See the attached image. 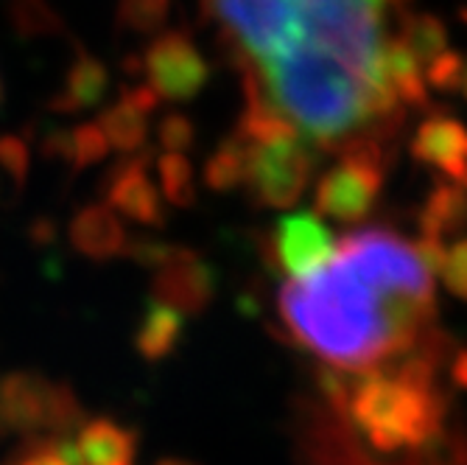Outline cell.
I'll list each match as a JSON object with an SVG mask.
<instances>
[{
  "mask_svg": "<svg viewBox=\"0 0 467 465\" xmlns=\"http://www.w3.org/2000/svg\"><path fill=\"white\" fill-rule=\"evenodd\" d=\"M280 317L327 367L369 373L426 340L434 301L387 291L333 252L327 264L280 289Z\"/></svg>",
  "mask_w": 467,
  "mask_h": 465,
  "instance_id": "cell-1",
  "label": "cell"
},
{
  "mask_svg": "<svg viewBox=\"0 0 467 465\" xmlns=\"http://www.w3.org/2000/svg\"><path fill=\"white\" fill-rule=\"evenodd\" d=\"M400 0H210L246 73L288 57H333L384 79L387 9Z\"/></svg>",
  "mask_w": 467,
  "mask_h": 465,
  "instance_id": "cell-2",
  "label": "cell"
},
{
  "mask_svg": "<svg viewBox=\"0 0 467 465\" xmlns=\"http://www.w3.org/2000/svg\"><path fill=\"white\" fill-rule=\"evenodd\" d=\"M434 370L431 345H417L392 373L369 370L358 382H348L338 412L378 454L426 451L445 429V401L434 387Z\"/></svg>",
  "mask_w": 467,
  "mask_h": 465,
  "instance_id": "cell-3",
  "label": "cell"
},
{
  "mask_svg": "<svg viewBox=\"0 0 467 465\" xmlns=\"http://www.w3.org/2000/svg\"><path fill=\"white\" fill-rule=\"evenodd\" d=\"M81 427V401L70 385L34 370L0 378V443L9 438H62Z\"/></svg>",
  "mask_w": 467,
  "mask_h": 465,
  "instance_id": "cell-4",
  "label": "cell"
},
{
  "mask_svg": "<svg viewBox=\"0 0 467 465\" xmlns=\"http://www.w3.org/2000/svg\"><path fill=\"white\" fill-rule=\"evenodd\" d=\"M384 191V149L372 138H356L342 146V157L317 183V210L322 217L358 225Z\"/></svg>",
  "mask_w": 467,
  "mask_h": 465,
  "instance_id": "cell-5",
  "label": "cell"
},
{
  "mask_svg": "<svg viewBox=\"0 0 467 465\" xmlns=\"http://www.w3.org/2000/svg\"><path fill=\"white\" fill-rule=\"evenodd\" d=\"M314 160L303 141L249 146L246 188L254 202L266 207H288L303 196L311 183Z\"/></svg>",
  "mask_w": 467,
  "mask_h": 465,
  "instance_id": "cell-6",
  "label": "cell"
},
{
  "mask_svg": "<svg viewBox=\"0 0 467 465\" xmlns=\"http://www.w3.org/2000/svg\"><path fill=\"white\" fill-rule=\"evenodd\" d=\"M140 68L160 101H191L207 84V62L182 31H162L146 48Z\"/></svg>",
  "mask_w": 467,
  "mask_h": 465,
  "instance_id": "cell-7",
  "label": "cell"
},
{
  "mask_svg": "<svg viewBox=\"0 0 467 465\" xmlns=\"http://www.w3.org/2000/svg\"><path fill=\"white\" fill-rule=\"evenodd\" d=\"M216 272L207 267L199 252L188 247H171L168 259L154 269L151 298L171 306L182 317L202 314L216 298Z\"/></svg>",
  "mask_w": 467,
  "mask_h": 465,
  "instance_id": "cell-8",
  "label": "cell"
},
{
  "mask_svg": "<svg viewBox=\"0 0 467 465\" xmlns=\"http://www.w3.org/2000/svg\"><path fill=\"white\" fill-rule=\"evenodd\" d=\"M272 249L283 272H288L291 278H303L333 259L336 238L317 214L303 210V214L283 217L275 225Z\"/></svg>",
  "mask_w": 467,
  "mask_h": 465,
  "instance_id": "cell-9",
  "label": "cell"
},
{
  "mask_svg": "<svg viewBox=\"0 0 467 465\" xmlns=\"http://www.w3.org/2000/svg\"><path fill=\"white\" fill-rule=\"evenodd\" d=\"M107 207H112L120 219H130L146 227H160L165 222V199L149 174L146 157L120 160L104 183Z\"/></svg>",
  "mask_w": 467,
  "mask_h": 465,
  "instance_id": "cell-10",
  "label": "cell"
},
{
  "mask_svg": "<svg viewBox=\"0 0 467 465\" xmlns=\"http://www.w3.org/2000/svg\"><path fill=\"white\" fill-rule=\"evenodd\" d=\"M411 157L442 172L451 183H462L467 168V130L448 115L426 118L411 138Z\"/></svg>",
  "mask_w": 467,
  "mask_h": 465,
  "instance_id": "cell-11",
  "label": "cell"
},
{
  "mask_svg": "<svg viewBox=\"0 0 467 465\" xmlns=\"http://www.w3.org/2000/svg\"><path fill=\"white\" fill-rule=\"evenodd\" d=\"M160 110V96L140 84V88H130L118 104L107 107L104 115L96 121L109 143V149H118L123 154H132L143 149L149 138V118Z\"/></svg>",
  "mask_w": 467,
  "mask_h": 465,
  "instance_id": "cell-12",
  "label": "cell"
},
{
  "mask_svg": "<svg viewBox=\"0 0 467 465\" xmlns=\"http://www.w3.org/2000/svg\"><path fill=\"white\" fill-rule=\"evenodd\" d=\"M78 465H138V435L112 417H93L70 438Z\"/></svg>",
  "mask_w": 467,
  "mask_h": 465,
  "instance_id": "cell-13",
  "label": "cell"
},
{
  "mask_svg": "<svg viewBox=\"0 0 467 465\" xmlns=\"http://www.w3.org/2000/svg\"><path fill=\"white\" fill-rule=\"evenodd\" d=\"M130 233H126L120 217L107 205H88L81 207L70 222V244L84 259L109 261L126 256L130 247Z\"/></svg>",
  "mask_w": 467,
  "mask_h": 465,
  "instance_id": "cell-14",
  "label": "cell"
},
{
  "mask_svg": "<svg viewBox=\"0 0 467 465\" xmlns=\"http://www.w3.org/2000/svg\"><path fill=\"white\" fill-rule=\"evenodd\" d=\"M185 333V317L160 301H149L135 328V351L146 362H162L171 356Z\"/></svg>",
  "mask_w": 467,
  "mask_h": 465,
  "instance_id": "cell-15",
  "label": "cell"
},
{
  "mask_svg": "<svg viewBox=\"0 0 467 465\" xmlns=\"http://www.w3.org/2000/svg\"><path fill=\"white\" fill-rule=\"evenodd\" d=\"M109 88V70L101 59L90 57V54H78L73 59V65L65 73V81L57 93V99L51 101L54 112H81L90 110L96 104H101L104 93Z\"/></svg>",
  "mask_w": 467,
  "mask_h": 465,
  "instance_id": "cell-16",
  "label": "cell"
},
{
  "mask_svg": "<svg viewBox=\"0 0 467 465\" xmlns=\"http://www.w3.org/2000/svg\"><path fill=\"white\" fill-rule=\"evenodd\" d=\"M467 227V188L456 183H442L431 191L420 210V230L429 238L445 241Z\"/></svg>",
  "mask_w": 467,
  "mask_h": 465,
  "instance_id": "cell-17",
  "label": "cell"
},
{
  "mask_svg": "<svg viewBox=\"0 0 467 465\" xmlns=\"http://www.w3.org/2000/svg\"><path fill=\"white\" fill-rule=\"evenodd\" d=\"M384 76L389 90L395 93L398 104L422 107L429 101V84L422 76V65L417 57L406 48L400 37H389L384 48Z\"/></svg>",
  "mask_w": 467,
  "mask_h": 465,
  "instance_id": "cell-18",
  "label": "cell"
},
{
  "mask_svg": "<svg viewBox=\"0 0 467 465\" xmlns=\"http://www.w3.org/2000/svg\"><path fill=\"white\" fill-rule=\"evenodd\" d=\"M46 152L54 160L70 163L73 168H88V165L101 163L109 154V143L99 123H76L73 130L51 132Z\"/></svg>",
  "mask_w": 467,
  "mask_h": 465,
  "instance_id": "cell-19",
  "label": "cell"
},
{
  "mask_svg": "<svg viewBox=\"0 0 467 465\" xmlns=\"http://www.w3.org/2000/svg\"><path fill=\"white\" fill-rule=\"evenodd\" d=\"M246 165H249V143L241 135H230L219 143V149L204 163V183L210 191H235L246 183Z\"/></svg>",
  "mask_w": 467,
  "mask_h": 465,
  "instance_id": "cell-20",
  "label": "cell"
},
{
  "mask_svg": "<svg viewBox=\"0 0 467 465\" xmlns=\"http://www.w3.org/2000/svg\"><path fill=\"white\" fill-rule=\"evenodd\" d=\"M398 37L406 42V48L417 57L422 68L448 51V28L434 15H409Z\"/></svg>",
  "mask_w": 467,
  "mask_h": 465,
  "instance_id": "cell-21",
  "label": "cell"
},
{
  "mask_svg": "<svg viewBox=\"0 0 467 465\" xmlns=\"http://www.w3.org/2000/svg\"><path fill=\"white\" fill-rule=\"evenodd\" d=\"M157 180H160V194L168 205L191 207L196 202V177H193V165L185 154H168V152L160 154Z\"/></svg>",
  "mask_w": 467,
  "mask_h": 465,
  "instance_id": "cell-22",
  "label": "cell"
},
{
  "mask_svg": "<svg viewBox=\"0 0 467 465\" xmlns=\"http://www.w3.org/2000/svg\"><path fill=\"white\" fill-rule=\"evenodd\" d=\"M9 17L20 37H54L62 31V20L48 0H9Z\"/></svg>",
  "mask_w": 467,
  "mask_h": 465,
  "instance_id": "cell-23",
  "label": "cell"
},
{
  "mask_svg": "<svg viewBox=\"0 0 467 465\" xmlns=\"http://www.w3.org/2000/svg\"><path fill=\"white\" fill-rule=\"evenodd\" d=\"M6 465H78L67 438H34Z\"/></svg>",
  "mask_w": 467,
  "mask_h": 465,
  "instance_id": "cell-24",
  "label": "cell"
},
{
  "mask_svg": "<svg viewBox=\"0 0 467 465\" xmlns=\"http://www.w3.org/2000/svg\"><path fill=\"white\" fill-rule=\"evenodd\" d=\"M171 0H120L118 23L138 34H151L165 26Z\"/></svg>",
  "mask_w": 467,
  "mask_h": 465,
  "instance_id": "cell-25",
  "label": "cell"
},
{
  "mask_svg": "<svg viewBox=\"0 0 467 465\" xmlns=\"http://www.w3.org/2000/svg\"><path fill=\"white\" fill-rule=\"evenodd\" d=\"M157 141L168 154H185L196 141V126L182 112H168L157 123Z\"/></svg>",
  "mask_w": 467,
  "mask_h": 465,
  "instance_id": "cell-26",
  "label": "cell"
},
{
  "mask_svg": "<svg viewBox=\"0 0 467 465\" xmlns=\"http://www.w3.org/2000/svg\"><path fill=\"white\" fill-rule=\"evenodd\" d=\"M422 76H426V84L437 93H453L459 90L462 76H464V59L456 51H445L437 59H431L426 68H422Z\"/></svg>",
  "mask_w": 467,
  "mask_h": 465,
  "instance_id": "cell-27",
  "label": "cell"
},
{
  "mask_svg": "<svg viewBox=\"0 0 467 465\" xmlns=\"http://www.w3.org/2000/svg\"><path fill=\"white\" fill-rule=\"evenodd\" d=\"M440 275H442L445 286L456 294V298L467 303V238L448 247L445 264H442Z\"/></svg>",
  "mask_w": 467,
  "mask_h": 465,
  "instance_id": "cell-28",
  "label": "cell"
},
{
  "mask_svg": "<svg viewBox=\"0 0 467 465\" xmlns=\"http://www.w3.org/2000/svg\"><path fill=\"white\" fill-rule=\"evenodd\" d=\"M0 165H4V172L12 174V180H23L26 172H28V146L23 138H0Z\"/></svg>",
  "mask_w": 467,
  "mask_h": 465,
  "instance_id": "cell-29",
  "label": "cell"
},
{
  "mask_svg": "<svg viewBox=\"0 0 467 465\" xmlns=\"http://www.w3.org/2000/svg\"><path fill=\"white\" fill-rule=\"evenodd\" d=\"M451 382L459 387V390H467V348L459 351L451 362Z\"/></svg>",
  "mask_w": 467,
  "mask_h": 465,
  "instance_id": "cell-30",
  "label": "cell"
},
{
  "mask_svg": "<svg viewBox=\"0 0 467 465\" xmlns=\"http://www.w3.org/2000/svg\"><path fill=\"white\" fill-rule=\"evenodd\" d=\"M157 465H196V462H191V460H177V457H168V460H162V462H157Z\"/></svg>",
  "mask_w": 467,
  "mask_h": 465,
  "instance_id": "cell-31",
  "label": "cell"
},
{
  "mask_svg": "<svg viewBox=\"0 0 467 465\" xmlns=\"http://www.w3.org/2000/svg\"><path fill=\"white\" fill-rule=\"evenodd\" d=\"M459 90L464 93V99H467V65H464V76H462V84H459Z\"/></svg>",
  "mask_w": 467,
  "mask_h": 465,
  "instance_id": "cell-32",
  "label": "cell"
},
{
  "mask_svg": "<svg viewBox=\"0 0 467 465\" xmlns=\"http://www.w3.org/2000/svg\"><path fill=\"white\" fill-rule=\"evenodd\" d=\"M462 188H467V168H464V177H462V183H459Z\"/></svg>",
  "mask_w": 467,
  "mask_h": 465,
  "instance_id": "cell-33",
  "label": "cell"
},
{
  "mask_svg": "<svg viewBox=\"0 0 467 465\" xmlns=\"http://www.w3.org/2000/svg\"><path fill=\"white\" fill-rule=\"evenodd\" d=\"M462 20L467 23V9H462Z\"/></svg>",
  "mask_w": 467,
  "mask_h": 465,
  "instance_id": "cell-34",
  "label": "cell"
}]
</instances>
